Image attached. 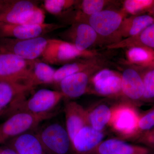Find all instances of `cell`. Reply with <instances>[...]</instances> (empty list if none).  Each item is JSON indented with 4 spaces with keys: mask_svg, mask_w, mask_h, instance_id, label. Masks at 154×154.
<instances>
[{
    "mask_svg": "<svg viewBox=\"0 0 154 154\" xmlns=\"http://www.w3.org/2000/svg\"><path fill=\"white\" fill-rule=\"evenodd\" d=\"M45 154H73L71 141L65 125L57 120L42 125L35 132Z\"/></svg>",
    "mask_w": 154,
    "mask_h": 154,
    "instance_id": "6da1fadb",
    "label": "cell"
},
{
    "mask_svg": "<svg viewBox=\"0 0 154 154\" xmlns=\"http://www.w3.org/2000/svg\"><path fill=\"white\" fill-rule=\"evenodd\" d=\"M55 112L33 114L26 112H17L10 115L0 124V145L6 143L18 136L37 128L42 122L53 118Z\"/></svg>",
    "mask_w": 154,
    "mask_h": 154,
    "instance_id": "7a4b0ae2",
    "label": "cell"
},
{
    "mask_svg": "<svg viewBox=\"0 0 154 154\" xmlns=\"http://www.w3.org/2000/svg\"><path fill=\"white\" fill-rule=\"evenodd\" d=\"M140 114L132 104L122 103L112 107L109 126L120 137L137 138Z\"/></svg>",
    "mask_w": 154,
    "mask_h": 154,
    "instance_id": "3957f363",
    "label": "cell"
},
{
    "mask_svg": "<svg viewBox=\"0 0 154 154\" xmlns=\"http://www.w3.org/2000/svg\"><path fill=\"white\" fill-rule=\"evenodd\" d=\"M51 39L43 37L28 39L0 38V51L10 53L27 60L42 57Z\"/></svg>",
    "mask_w": 154,
    "mask_h": 154,
    "instance_id": "277c9868",
    "label": "cell"
},
{
    "mask_svg": "<svg viewBox=\"0 0 154 154\" xmlns=\"http://www.w3.org/2000/svg\"><path fill=\"white\" fill-rule=\"evenodd\" d=\"M63 98V94L60 91L40 89L30 98H25L20 102L13 114L21 111L33 114L51 113Z\"/></svg>",
    "mask_w": 154,
    "mask_h": 154,
    "instance_id": "5b68a950",
    "label": "cell"
},
{
    "mask_svg": "<svg viewBox=\"0 0 154 154\" xmlns=\"http://www.w3.org/2000/svg\"><path fill=\"white\" fill-rule=\"evenodd\" d=\"M96 53L90 50L82 51L73 45L57 39H51L49 44L42 56V61L54 65H64L81 57H91Z\"/></svg>",
    "mask_w": 154,
    "mask_h": 154,
    "instance_id": "8992f818",
    "label": "cell"
},
{
    "mask_svg": "<svg viewBox=\"0 0 154 154\" xmlns=\"http://www.w3.org/2000/svg\"><path fill=\"white\" fill-rule=\"evenodd\" d=\"M34 61L23 59L10 53L0 51V80L29 86L28 80Z\"/></svg>",
    "mask_w": 154,
    "mask_h": 154,
    "instance_id": "52a82bcc",
    "label": "cell"
},
{
    "mask_svg": "<svg viewBox=\"0 0 154 154\" xmlns=\"http://www.w3.org/2000/svg\"><path fill=\"white\" fill-rule=\"evenodd\" d=\"M63 25L56 23H46L38 25H13L0 24V38H10L28 39L42 37Z\"/></svg>",
    "mask_w": 154,
    "mask_h": 154,
    "instance_id": "ba28073f",
    "label": "cell"
},
{
    "mask_svg": "<svg viewBox=\"0 0 154 154\" xmlns=\"http://www.w3.org/2000/svg\"><path fill=\"white\" fill-rule=\"evenodd\" d=\"M33 89L23 83L0 80V117L11 115L17 104Z\"/></svg>",
    "mask_w": 154,
    "mask_h": 154,
    "instance_id": "9c48e42d",
    "label": "cell"
},
{
    "mask_svg": "<svg viewBox=\"0 0 154 154\" xmlns=\"http://www.w3.org/2000/svg\"><path fill=\"white\" fill-rule=\"evenodd\" d=\"M38 8L33 1H9L0 12V24L26 25Z\"/></svg>",
    "mask_w": 154,
    "mask_h": 154,
    "instance_id": "30bf717a",
    "label": "cell"
},
{
    "mask_svg": "<svg viewBox=\"0 0 154 154\" xmlns=\"http://www.w3.org/2000/svg\"><path fill=\"white\" fill-rule=\"evenodd\" d=\"M63 41L74 45L82 51L88 50L94 44L97 37V33L87 23L75 24L59 34Z\"/></svg>",
    "mask_w": 154,
    "mask_h": 154,
    "instance_id": "8fae6325",
    "label": "cell"
},
{
    "mask_svg": "<svg viewBox=\"0 0 154 154\" xmlns=\"http://www.w3.org/2000/svg\"><path fill=\"white\" fill-rule=\"evenodd\" d=\"M104 131L94 129L90 125L84 127L72 141L73 150L75 154H91L104 140Z\"/></svg>",
    "mask_w": 154,
    "mask_h": 154,
    "instance_id": "7c38bea8",
    "label": "cell"
},
{
    "mask_svg": "<svg viewBox=\"0 0 154 154\" xmlns=\"http://www.w3.org/2000/svg\"><path fill=\"white\" fill-rule=\"evenodd\" d=\"M91 68L69 76L59 83L60 91L64 98L75 99L86 94L91 80Z\"/></svg>",
    "mask_w": 154,
    "mask_h": 154,
    "instance_id": "4fadbf2b",
    "label": "cell"
},
{
    "mask_svg": "<svg viewBox=\"0 0 154 154\" xmlns=\"http://www.w3.org/2000/svg\"><path fill=\"white\" fill-rule=\"evenodd\" d=\"M122 19L123 17L120 13L104 10L90 16L88 24L98 34L107 36L119 28Z\"/></svg>",
    "mask_w": 154,
    "mask_h": 154,
    "instance_id": "5bb4252c",
    "label": "cell"
},
{
    "mask_svg": "<svg viewBox=\"0 0 154 154\" xmlns=\"http://www.w3.org/2000/svg\"><path fill=\"white\" fill-rule=\"evenodd\" d=\"M94 91L102 96H109L121 92L122 75L113 71L104 69L91 79Z\"/></svg>",
    "mask_w": 154,
    "mask_h": 154,
    "instance_id": "9a60e30c",
    "label": "cell"
},
{
    "mask_svg": "<svg viewBox=\"0 0 154 154\" xmlns=\"http://www.w3.org/2000/svg\"><path fill=\"white\" fill-rule=\"evenodd\" d=\"M64 113L66 128L72 142L77 134L89 125L88 111L79 103L69 102L65 105Z\"/></svg>",
    "mask_w": 154,
    "mask_h": 154,
    "instance_id": "2e32d148",
    "label": "cell"
},
{
    "mask_svg": "<svg viewBox=\"0 0 154 154\" xmlns=\"http://www.w3.org/2000/svg\"><path fill=\"white\" fill-rule=\"evenodd\" d=\"M149 149L117 138L104 140L91 154H148Z\"/></svg>",
    "mask_w": 154,
    "mask_h": 154,
    "instance_id": "e0dca14e",
    "label": "cell"
},
{
    "mask_svg": "<svg viewBox=\"0 0 154 154\" xmlns=\"http://www.w3.org/2000/svg\"><path fill=\"white\" fill-rule=\"evenodd\" d=\"M121 92L133 102L142 99L144 86L142 77L134 69L125 70L122 75Z\"/></svg>",
    "mask_w": 154,
    "mask_h": 154,
    "instance_id": "ac0fdd59",
    "label": "cell"
},
{
    "mask_svg": "<svg viewBox=\"0 0 154 154\" xmlns=\"http://www.w3.org/2000/svg\"><path fill=\"white\" fill-rule=\"evenodd\" d=\"M7 143L8 147L18 154H45L38 137L31 131L20 135Z\"/></svg>",
    "mask_w": 154,
    "mask_h": 154,
    "instance_id": "d6986e66",
    "label": "cell"
},
{
    "mask_svg": "<svg viewBox=\"0 0 154 154\" xmlns=\"http://www.w3.org/2000/svg\"><path fill=\"white\" fill-rule=\"evenodd\" d=\"M56 71L49 64L42 60H34L28 79V85L34 88L39 85L53 84Z\"/></svg>",
    "mask_w": 154,
    "mask_h": 154,
    "instance_id": "ffe728a7",
    "label": "cell"
},
{
    "mask_svg": "<svg viewBox=\"0 0 154 154\" xmlns=\"http://www.w3.org/2000/svg\"><path fill=\"white\" fill-rule=\"evenodd\" d=\"M112 107L105 104H99L87 110L89 125L93 128L104 131L109 125L112 114Z\"/></svg>",
    "mask_w": 154,
    "mask_h": 154,
    "instance_id": "44dd1931",
    "label": "cell"
},
{
    "mask_svg": "<svg viewBox=\"0 0 154 154\" xmlns=\"http://www.w3.org/2000/svg\"><path fill=\"white\" fill-rule=\"evenodd\" d=\"M93 63L90 60H86L64 65L56 71L53 84L58 85L59 83L66 77L92 67Z\"/></svg>",
    "mask_w": 154,
    "mask_h": 154,
    "instance_id": "7402d4cb",
    "label": "cell"
},
{
    "mask_svg": "<svg viewBox=\"0 0 154 154\" xmlns=\"http://www.w3.org/2000/svg\"><path fill=\"white\" fill-rule=\"evenodd\" d=\"M127 56L131 62L141 65L154 63V51L143 45L131 47L128 51Z\"/></svg>",
    "mask_w": 154,
    "mask_h": 154,
    "instance_id": "603a6c76",
    "label": "cell"
},
{
    "mask_svg": "<svg viewBox=\"0 0 154 154\" xmlns=\"http://www.w3.org/2000/svg\"><path fill=\"white\" fill-rule=\"evenodd\" d=\"M154 23V17L150 15L137 16L131 21V25L128 27V33L129 36L135 37Z\"/></svg>",
    "mask_w": 154,
    "mask_h": 154,
    "instance_id": "cb8c5ba5",
    "label": "cell"
},
{
    "mask_svg": "<svg viewBox=\"0 0 154 154\" xmlns=\"http://www.w3.org/2000/svg\"><path fill=\"white\" fill-rule=\"evenodd\" d=\"M77 3L71 0H45L43 6L49 14L58 17Z\"/></svg>",
    "mask_w": 154,
    "mask_h": 154,
    "instance_id": "d4e9b609",
    "label": "cell"
},
{
    "mask_svg": "<svg viewBox=\"0 0 154 154\" xmlns=\"http://www.w3.org/2000/svg\"><path fill=\"white\" fill-rule=\"evenodd\" d=\"M154 4L152 0H127L124 3V8L127 12L137 14L152 9Z\"/></svg>",
    "mask_w": 154,
    "mask_h": 154,
    "instance_id": "484cf974",
    "label": "cell"
},
{
    "mask_svg": "<svg viewBox=\"0 0 154 154\" xmlns=\"http://www.w3.org/2000/svg\"><path fill=\"white\" fill-rule=\"evenodd\" d=\"M154 128V108L140 115L138 126L139 138L142 135Z\"/></svg>",
    "mask_w": 154,
    "mask_h": 154,
    "instance_id": "4316f807",
    "label": "cell"
},
{
    "mask_svg": "<svg viewBox=\"0 0 154 154\" xmlns=\"http://www.w3.org/2000/svg\"><path fill=\"white\" fill-rule=\"evenodd\" d=\"M105 2L102 0H84L81 3L80 9L83 14L91 16L102 11Z\"/></svg>",
    "mask_w": 154,
    "mask_h": 154,
    "instance_id": "83f0119b",
    "label": "cell"
},
{
    "mask_svg": "<svg viewBox=\"0 0 154 154\" xmlns=\"http://www.w3.org/2000/svg\"><path fill=\"white\" fill-rule=\"evenodd\" d=\"M144 93L142 99L150 100L154 98V69L147 72L143 77Z\"/></svg>",
    "mask_w": 154,
    "mask_h": 154,
    "instance_id": "f1b7e54d",
    "label": "cell"
},
{
    "mask_svg": "<svg viewBox=\"0 0 154 154\" xmlns=\"http://www.w3.org/2000/svg\"><path fill=\"white\" fill-rule=\"evenodd\" d=\"M135 37L137 38V45L154 49V23Z\"/></svg>",
    "mask_w": 154,
    "mask_h": 154,
    "instance_id": "f546056e",
    "label": "cell"
},
{
    "mask_svg": "<svg viewBox=\"0 0 154 154\" xmlns=\"http://www.w3.org/2000/svg\"><path fill=\"white\" fill-rule=\"evenodd\" d=\"M45 15L44 10L39 7L37 8L31 17L27 25H38L44 24Z\"/></svg>",
    "mask_w": 154,
    "mask_h": 154,
    "instance_id": "4dcf8cb0",
    "label": "cell"
},
{
    "mask_svg": "<svg viewBox=\"0 0 154 154\" xmlns=\"http://www.w3.org/2000/svg\"><path fill=\"white\" fill-rule=\"evenodd\" d=\"M138 142L146 146L154 148V130L142 135L138 138Z\"/></svg>",
    "mask_w": 154,
    "mask_h": 154,
    "instance_id": "1f68e13d",
    "label": "cell"
},
{
    "mask_svg": "<svg viewBox=\"0 0 154 154\" xmlns=\"http://www.w3.org/2000/svg\"><path fill=\"white\" fill-rule=\"evenodd\" d=\"M1 154H18L17 152L10 148L7 147L0 149Z\"/></svg>",
    "mask_w": 154,
    "mask_h": 154,
    "instance_id": "d6a6232c",
    "label": "cell"
},
{
    "mask_svg": "<svg viewBox=\"0 0 154 154\" xmlns=\"http://www.w3.org/2000/svg\"><path fill=\"white\" fill-rule=\"evenodd\" d=\"M8 2L9 1H0V12L5 8Z\"/></svg>",
    "mask_w": 154,
    "mask_h": 154,
    "instance_id": "836d02e7",
    "label": "cell"
},
{
    "mask_svg": "<svg viewBox=\"0 0 154 154\" xmlns=\"http://www.w3.org/2000/svg\"><path fill=\"white\" fill-rule=\"evenodd\" d=\"M152 9L154 13V4L152 8Z\"/></svg>",
    "mask_w": 154,
    "mask_h": 154,
    "instance_id": "e575fe53",
    "label": "cell"
},
{
    "mask_svg": "<svg viewBox=\"0 0 154 154\" xmlns=\"http://www.w3.org/2000/svg\"><path fill=\"white\" fill-rule=\"evenodd\" d=\"M148 154H154V153H151L150 152H149V153Z\"/></svg>",
    "mask_w": 154,
    "mask_h": 154,
    "instance_id": "d590c367",
    "label": "cell"
},
{
    "mask_svg": "<svg viewBox=\"0 0 154 154\" xmlns=\"http://www.w3.org/2000/svg\"><path fill=\"white\" fill-rule=\"evenodd\" d=\"M73 154H75L74 153Z\"/></svg>",
    "mask_w": 154,
    "mask_h": 154,
    "instance_id": "8d00e7d4",
    "label": "cell"
},
{
    "mask_svg": "<svg viewBox=\"0 0 154 154\" xmlns=\"http://www.w3.org/2000/svg\"><path fill=\"white\" fill-rule=\"evenodd\" d=\"M0 154H1V153H0Z\"/></svg>",
    "mask_w": 154,
    "mask_h": 154,
    "instance_id": "74e56055",
    "label": "cell"
},
{
    "mask_svg": "<svg viewBox=\"0 0 154 154\" xmlns=\"http://www.w3.org/2000/svg\"><path fill=\"white\" fill-rule=\"evenodd\" d=\"M153 129L154 130V129Z\"/></svg>",
    "mask_w": 154,
    "mask_h": 154,
    "instance_id": "f35d334b",
    "label": "cell"
}]
</instances>
